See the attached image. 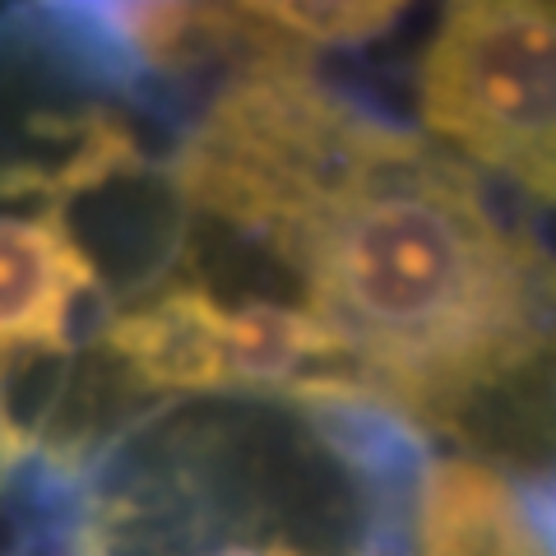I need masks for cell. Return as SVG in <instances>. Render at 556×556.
<instances>
[{
    "label": "cell",
    "instance_id": "obj_1",
    "mask_svg": "<svg viewBox=\"0 0 556 556\" xmlns=\"http://www.w3.org/2000/svg\"><path fill=\"white\" fill-rule=\"evenodd\" d=\"M112 10L0 20V525L56 510L130 437L247 394L255 316L195 214L186 121Z\"/></svg>",
    "mask_w": 556,
    "mask_h": 556
},
{
    "label": "cell",
    "instance_id": "obj_2",
    "mask_svg": "<svg viewBox=\"0 0 556 556\" xmlns=\"http://www.w3.org/2000/svg\"><path fill=\"white\" fill-rule=\"evenodd\" d=\"M181 177L292 283L348 408L473 455L556 445V247L437 139L269 61L190 112Z\"/></svg>",
    "mask_w": 556,
    "mask_h": 556
},
{
    "label": "cell",
    "instance_id": "obj_3",
    "mask_svg": "<svg viewBox=\"0 0 556 556\" xmlns=\"http://www.w3.org/2000/svg\"><path fill=\"white\" fill-rule=\"evenodd\" d=\"M390 422L200 399L130 437L0 556H399Z\"/></svg>",
    "mask_w": 556,
    "mask_h": 556
},
{
    "label": "cell",
    "instance_id": "obj_4",
    "mask_svg": "<svg viewBox=\"0 0 556 556\" xmlns=\"http://www.w3.org/2000/svg\"><path fill=\"white\" fill-rule=\"evenodd\" d=\"M431 139L556 208V0H468L417 65Z\"/></svg>",
    "mask_w": 556,
    "mask_h": 556
},
{
    "label": "cell",
    "instance_id": "obj_5",
    "mask_svg": "<svg viewBox=\"0 0 556 556\" xmlns=\"http://www.w3.org/2000/svg\"><path fill=\"white\" fill-rule=\"evenodd\" d=\"M417 556H556L515 482L482 459H437L417 492Z\"/></svg>",
    "mask_w": 556,
    "mask_h": 556
}]
</instances>
